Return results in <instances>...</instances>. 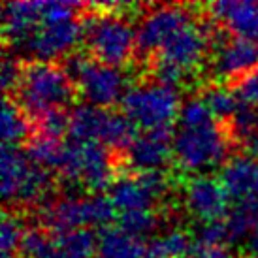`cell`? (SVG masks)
Returning a JSON list of instances; mask_svg holds the SVG:
<instances>
[{
	"mask_svg": "<svg viewBox=\"0 0 258 258\" xmlns=\"http://www.w3.org/2000/svg\"><path fill=\"white\" fill-rule=\"evenodd\" d=\"M74 93L76 87L64 68L53 62L30 60L23 62L21 79L14 91V100L29 119L36 121L47 111L62 109L70 104Z\"/></svg>",
	"mask_w": 258,
	"mask_h": 258,
	"instance_id": "cell-1",
	"label": "cell"
},
{
	"mask_svg": "<svg viewBox=\"0 0 258 258\" xmlns=\"http://www.w3.org/2000/svg\"><path fill=\"white\" fill-rule=\"evenodd\" d=\"M228 142L226 126L217 119L200 126H179L173 134V158L185 172L204 175L228 160Z\"/></svg>",
	"mask_w": 258,
	"mask_h": 258,
	"instance_id": "cell-2",
	"label": "cell"
},
{
	"mask_svg": "<svg viewBox=\"0 0 258 258\" xmlns=\"http://www.w3.org/2000/svg\"><path fill=\"white\" fill-rule=\"evenodd\" d=\"M68 136L74 142H96L108 149H128L140 134L124 113L81 104L68 113Z\"/></svg>",
	"mask_w": 258,
	"mask_h": 258,
	"instance_id": "cell-3",
	"label": "cell"
},
{
	"mask_svg": "<svg viewBox=\"0 0 258 258\" xmlns=\"http://www.w3.org/2000/svg\"><path fill=\"white\" fill-rule=\"evenodd\" d=\"M83 40L89 55L102 64H126L136 51V30L117 14H93L83 19Z\"/></svg>",
	"mask_w": 258,
	"mask_h": 258,
	"instance_id": "cell-4",
	"label": "cell"
},
{
	"mask_svg": "<svg viewBox=\"0 0 258 258\" xmlns=\"http://www.w3.org/2000/svg\"><path fill=\"white\" fill-rule=\"evenodd\" d=\"M121 109L136 128L153 132L172 128L175 117H179L181 102L177 89L153 81L130 87L122 96Z\"/></svg>",
	"mask_w": 258,
	"mask_h": 258,
	"instance_id": "cell-5",
	"label": "cell"
},
{
	"mask_svg": "<svg viewBox=\"0 0 258 258\" xmlns=\"http://www.w3.org/2000/svg\"><path fill=\"white\" fill-rule=\"evenodd\" d=\"M64 70L72 79L76 91L91 106L109 108L122 100L126 89L124 74L115 66L102 64L91 55L72 53L66 57Z\"/></svg>",
	"mask_w": 258,
	"mask_h": 258,
	"instance_id": "cell-6",
	"label": "cell"
},
{
	"mask_svg": "<svg viewBox=\"0 0 258 258\" xmlns=\"http://www.w3.org/2000/svg\"><path fill=\"white\" fill-rule=\"evenodd\" d=\"M115 206L109 196H64L60 200L49 202L42 209V224L49 230L51 236L72 232L89 226H102L115 219Z\"/></svg>",
	"mask_w": 258,
	"mask_h": 258,
	"instance_id": "cell-7",
	"label": "cell"
},
{
	"mask_svg": "<svg viewBox=\"0 0 258 258\" xmlns=\"http://www.w3.org/2000/svg\"><path fill=\"white\" fill-rule=\"evenodd\" d=\"M58 173L66 181L74 185H83L94 192L106 190L115 181L113 162L108 147L96 142H64Z\"/></svg>",
	"mask_w": 258,
	"mask_h": 258,
	"instance_id": "cell-8",
	"label": "cell"
},
{
	"mask_svg": "<svg viewBox=\"0 0 258 258\" xmlns=\"http://www.w3.org/2000/svg\"><path fill=\"white\" fill-rule=\"evenodd\" d=\"M221 36V30H211V25H196L190 21L166 40L164 45L155 53V58L172 62L185 74H190L202 66L209 43L215 45Z\"/></svg>",
	"mask_w": 258,
	"mask_h": 258,
	"instance_id": "cell-9",
	"label": "cell"
},
{
	"mask_svg": "<svg viewBox=\"0 0 258 258\" xmlns=\"http://www.w3.org/2000/svg\"><path fill=\"white\" fill-rule=\"evenodd\" d=\"M170 188V179L164 172H134L115 177L108 188L109 200L119 213L153 209Z\"/></svg>",
	"mask_w": 258,
	"mask_h": 258,
	"instance_id": "cell-10",
	"label": "cell"
},
{
	"mask_svg": "<svg viewBox=\"0 0 258 258\" xmlns=\"http://www.w3.org/2000/svg\"><path fill=\"white\" fill-rule=\"evenodd\" d=\"M83 38V23L78 17L64 21H42L38 30L25 43L21 53H27L34 60L53 62L55 58L66 55Z\"/></svg>",
	"mask_w": 258,
	"mask_h": 258,
	"instance_id": "cell-11",
	"label": "cell"
},
{
	"mask_svg": "<svg viewBox=\"0 0 258 258\" xmlns=\"http://www.w3.org/2000/svg\"><path fill=\"white\" fill-rule=\"evenodd\" d=\"M192 21V14L183 6H160L142 19L136 29V49L140 53H157L170 36Z\"/></svg>",
	"mask_w": 258,
	"mask_h": 258,
	"instance_id": "cell-12",
	"label": "cell"
},
{
	"mask_svg": "<svg viewBox=\"0 0 258 258\" xmlns=\"http://www.w3.org/2000/svg\"><path fill=\"white\" fill-rule=\"evenodd\" d=\"M228 198L221 181L208 173L194 175L186 181L185 206L188 213L204 224L222 221L224 215H228Z\"/></svg>",
	"mask_w": 258,
	"mask_h": 258,
	"instance_id": "cell-13",
	"label": "cell"
},
{
	"mask_svg": "<svg viewBox=\"0 0 258 258\" xmlns=\"http://www.w3.org/2000/svg\"><path fill=\"white\" fill-rule=\"evenodd\" d=\"M173 134L172 128L140 134L124 151L126 164L134 172H162L173 158Z\"/></svg>",
	"mask_w": 258,
	"mask_h": 258,
	"instance_id": "cell-14",
	"label": "cell"
},
{
	"mask_svg": "<svg viewBox=\"0 0 258 258\" xmlns=\"http://www.w3.org/2000/svg\"><path fill=\"white\" fill-rule=\"evenodd\" d=\"M42 6L43 2H6L2 6V30L14 53H21L42 25Z\"/></svg>",
	"mask_w": 258,
	"mask_h": 258,
	"instance_id": "cell-15",
	"label": "cell"
},
{
	"mask_svg": "<svg viewBox=\"0 0 258 258\" xmlns=\"http://www.w3.org/2000/svg\"><path fill=\"white\" fill-rule=\"evenodd\" d=\"M215 74L222 79H239L258 66V43L245 38H230L217 43Z\"/></svg>",
	"mask_w": 258,
	"mask_h": 258,
	"instance_id": "cell-16",
	"label": "cell"
},
{
	"mask_svg": "<svg viewBox=\"0 0 258 258\" xmlns=\"http://www.w3.org/2000/svg\"><path fill=\"white\" fill-rule=\"evenodd\" d=\"M219 181L236 202L258 200V158L247 153L230 157L219 172Z\"/></svg>",
	"mask_w": 258,
	"mask_h": 258,
	"instance_id": "cell-17",
	"label": "cell"
},
{
	"mask_svg": "<svg viewBox=\"0 0 258 258\" xmlns=\"http://www.w3.org/2000/svg\"><path fill=\"white\" fill-rule=\"evenodd\" d=\"M213 19L221 21L237 38L258 43V2L222 0L209 6Z\"/></svg>",
	"mask_w": 258,
	"mask_h": 258,
	"instance_id": "cell-18",
	"label": "cell"
},
{
	"mask_svg": "<svg viewBox=\"0 0 258 258\" xmlns=\"http://www.w3.org/2000/svg\"><path fill=\"white\" fill-rule=\"evenodd\" d=\"M149 243L145 239L130 236L119 226H108L98 232V258H147Z\"/></svg>",
	"mask_w": 258,
	"mask_h": 258,
	"instance_id": "cell-19",
	"label": "cell"
},
{
	"mask_svg": "<svg viewBox=\"0 0 258 258\" xmlns=\"http://www.w3.org/2000/svg\"><path fill=\"white\" fill-rule=\"evenodd\" d=\"M32 162L29 160L27 153L21 151L17 145H4L2 147V196L6 202H15L17 194L21 190L25 179L29 177Z\"/></svg>",
	"mask_w": 258,
	"mask_h": 258,
	"instance_id": "cell-20",
	"label": "cell"
},
{
	"mask_svg": "<svg viewBox=\"0 0 258 258\" xmlns=\"http://www.w3.org/2000/svg\"><path fill=\"white\" fill-rule=\"evenodd\" d=\"M58 258H94L98 249V234L91 228H79L53 236Z\"/></svg>",
	"mask_w": 258,
	"mask_h": 258,
	"instance_id": "cell-21",
	"label": "cell"
},
{
	"mask_svg": "<svg viewBox=\"0 0 258 258\" xmlns=\"http://www.w3.org/2000/svg\"><path fill=\"white\" fill-rule=\"evenodd\" d=\"M228 228V241L237 243L249 239L251 234L258 228V200L236 202L224 219Z\"/></svg>",
	"mask_w": 258,
	"mask_h": 258,
	"instance_id": "cell-22",
	"label": "cell"
},
{
	"mask_svg": "<svg viewBox=\"0 0 258 258\" xmlns=\"http://www.w3.org/2000/svg\"><path fill=\"white\" fill-rule=\"evenodd\" d=\"M30 119L19 104L4 96L2 100V142L4 145H17L30 140Z\"/></svg>",
	"mask_w": 258,
	"mask_h": 258,
	"instance_id": "cell-23",
	"label": "cell"
},
{
	"mask_svg": "<svg viewBox=\"0 0 258 258\" xmlns=\"http://www.w3.org/2000/svg\"><path fill=\"white\" fill-rule=\"evenodd\" d=\"M25 153H27V157H29L32 164L42 166L49 172L51 170L58 172L60 162H62V153H64V142L34 132L29 142H27Z\"/></svg>",
	"mask_w": 258,
	"mask_h": 258,
	"instance_id": "cell-24",
	"label": "cell"
},
{
	"mask_svg": "<svg viewBox=\"0 0 258 258\" xmlns=\"http://www.w3.org/2000/svg\"><path fill=\"white\" fill-rule=\"evenodd\" d=\"M192 237L185 230H170L151 241V249L160 258H186L194 251Z\"/></svg>",
	"mask_w": 258,
	"mask_h": 258,
	"instance_id": "cell-25",
	"label": "cell"
},
{
	"mask_svg": "<svg viewBox=\"0 0 258 258\" xmlns=\"http://www.w3.org/2000/svg\"><path fill=\"white\" fill-rule=\"evenodd\" d=\"M202 100L206 102V106L209 108V111L213 113L215 119L226 121L232 119L236 113L241 102L236 96V93L224 85H211L202 93Z\"/></svg>",
	"mask_w": 258,
	"mask_h": 258,
	"instance_id": "cell-26",
	"label": "cell"
},
{
	"mask_svg": "<svg viewBox=\"0 0 258 258\" xmlns=\"http://www.w3.org/2000/svg\"><path fill=\"white\" fill-rule=\"evenodd\" d=\"M19 252L25 258H58L53 236H47L40 228H25L19 243Z\"/></svg>",
	"mask_w": 258,
	"mask_h": 258,
	"instance_id": "cell-27",
	"label": "cell"
},
{
	"mask_svg": "<svg viewBox=\"0 0 258 258\" xmlns=\"http://www.w3.org/2000/svg\"><path fill=\"white\" fill-rule=\"evenodd\" d=\"M117 226L124 230L130 236L144 239L158 226V215L153 209H138V211H124L117 217Z\"/></svg>",
	"mask_w": 258,
	"mask_h": 258,
	"instance_id": "cell-28",
	"label": "cell"
},
{
	"mask_svg": "<svg viewBox=\"0 0 258 258\" xmlns=\"http://www.w3.org/2000/svg\"><path fill=\"white\" fill-rule=\"evenodd\" d=\"M258 124V109L252 106L241 104L234 117L230 119V138H234L237 144H249L251 136L254 134V128Z\"/></svg>",
	"mask_w": 258,
	"mask_h": 258,
	"instance_id": "cell-29",
	"label": "cell"
},
{
	"mask_svg": "<svg viewBox=\"0 0 258 258\" xmlns=\"http://www.w3.org/2000/svg\"><path fill=\"white\" fill-rule=\"evenodd\" d=\"M25 228L15 215L10 211L2 213V224H0V247H2V256H15L19 251V243Z\"/></svg>",
	"mask_w": 258,
	"mask_h": 258,
	"instance_id": "cell-30",
	"label": "cell"
},
{
	"mask_svg": "<svg viewBox=\"0 0 258 258\" xmlns=\"http://www.w3.org/2000/svg\"><path fill=\"white\" fill-rule=\"evenodd\" d=\"M68 119H70L68 113L62 111V109L47 111L45 115L38 117L36 121H34V124H36V134L60 140V136L68 134Z\"/></svg>",
	"mask_w": 258,
	"mask_h": 258,
	"instance_id": "cell-31",
	"label": "cell"
},
{
	"mask_svg": "<svg viewBox=\"0 0 258 258\" xmlns=\"http://www.w3.org/2000/svg\"><path fill=\"white\" fill-rule=\"evenodd\" d=\"M177 119H179V126H200V124H206L209 121H215V117L206 106V102L202 100V96L186 100L181 106Z\"/></svg>",
	"mask_w": 258,
	"mask_h": 258,
	"instance_id": "cell-32",
	"label": "cell"
},
{
	"mask_svg": "<svg viewBox=\"0 0 258 258\" xmlns=\"http://www.w3.org/2000/svg\"><path fill=\"white\" fill-rule=\"evenodd\" d=\"M234 93L241 104L247 106H258V66L252 68L249 74L239 78L234 85Z\"/></svg>",
	"mask_w": 258,
	"mask_h": 258,
	"instance_id": "cell-33",
	"label": "cell"
},
{
	"mask_svg": "<svg viewBox=\"0 0 258 258\" xmlns=\"http://www.w3.org/2000/svg\"><path fill=\"white\" fill-rule=\"evenodd\" d=\"M196 243L198 245H224L230 243L228 241V228H226V222L224 219L222 221H215V222H208L204 224L196 236Z\"/></svg>",
	"mask_w": 258,
	"mask_h": 258,
	"instance_id": "cell-34",
	"label": "cell"
},
{
	"mask_svg": "<svg viewBox=\"0 0 258 258\" xmlns=\"http://www.w3.org/2000/svg\"><path fill=\"white\" fill-rule=\"evenodd\" d=\"M23 72V62H19L15 57H4L2 60V68H0V78H2V89L6 96H10V93H14L17 89V83L21 79Z\"/></svg>",
	"mask_w": 258,
	"mask_h": 258,
	"instance_id": "cell-35",
	"label": "cell"
},
{
	"mask_svg": "<svg viewBox=\"0 0 258 258\" xmlns=\"http://www.w3.org/2000/svg\"><path fill=\"white\" fill-rule=\"evenodd\" d=\"M192 258H232L230 251L224 247V245H198L194 243V251Z\"/></svg>",
	"mask_w": 258,
	"mask_h": 258,
	"instance_id": "cell-36",
	"label": "cell"
},
{
	"mask_svg": "<svg viewBox=\"0 0 258 258\" xmlns=\"http://www.w3.org/2000/svg\"><path fill=\"white\" fill-rule=\"evenodd\" d=\"M247 247H249V251H251L252 256L258 258V228L254 230L251 234V237L247 239Z\"/></svg>",
	"mask_w": 258,
	"mask_h": 258,
	"instance_id": "cell-37",
	"label": "cell"
},
{
	"mask_svg": "<svg viewBox=\"0 0 258 258\" xmlns=\"http://www.w3.org/2000/svg\"><path fill=\"white\" fill-rule=\"evenodd\" d=\"M247 147H249L252 157L258 158V124H256V128H254V134H252L251 140H249V144H247Z\"/></svg>",
	"mask_w": 258,
	"mask_h": 258,
	"instance_id": "cell-38",
	"label": "cell"
},
{
	"mask_svg": "<svg viewBox=\"0 0 258 258\" xmlns=\"http://www.w3.org/2000/svg\"><path fill=\"white\" fill-rule=\"evenodd\" d=\"M239 258H256V256H252V254H249V256H239Z\"/></svg>",
	"mask_w": 258,
	"mask_h": 258,
	"instance_id": "cell-39",
	"label": "cell"
}]
</instances>
